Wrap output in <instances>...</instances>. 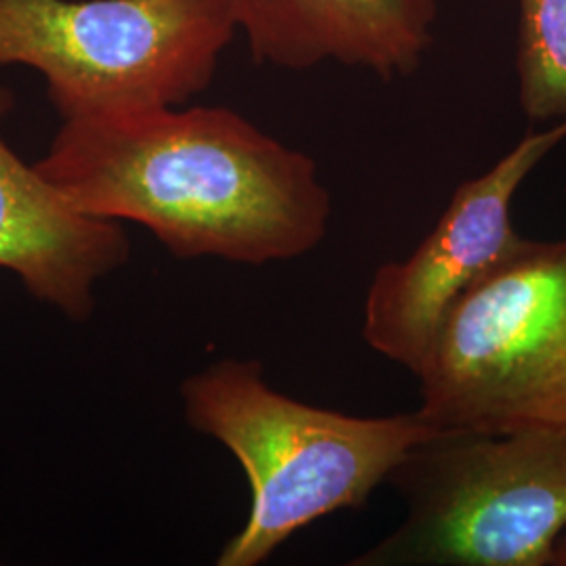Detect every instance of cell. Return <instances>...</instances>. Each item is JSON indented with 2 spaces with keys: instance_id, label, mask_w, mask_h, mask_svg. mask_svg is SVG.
I'll return each mask as SVG.
<instances>
[{
  "instance_id": "cell-6",
  "label": "cell",
  "mask_w": 566,
  "mask_h": 566,
  "mask_svg": "<svg viewBox=\"0 0 566 566\" xmlns=\"http://www.w3.org/2000/svg\"><path fill=\"white\" fill-rule=\"evenodd\" d=\"M565 139L566 120L528 133L453 191L441 219L407 259L376 271L364 303V340L371 350L418 374L449 308L525 245L528 238L512 221L514 196Z\"/></svg>"
},
{
  "instance_id": "cell-2",
  "label": "cell",
  "mask_w": 566,
  "mask_h": 566,
  "mask_svg": "<svg viewBox=\"0 0 566 566\" xmlns=\"http://www.w3.org/2000/svg\"><path fill=\"white\" fill-rule=\"evenodd\" d=\"M187 424L219 441L250 485V514L219 566H259L298 531L361 510L405 455L446 432L416 409L348 416L296 401L264 380L254 359H221L181 386Z\"/></svg>"
},
{
  "instance_id": "cell-3",
  "label": "cell",
  "mask_w": 566,
  "mask_h": 566,
  "mask_svg": "<svg viewBox=\"0 0 566 566\" xmlns=\"http://www.w3.org/2000/svg\"><path fill=\"white\" fill-rule=\"evenodd\" d=\"M386 483L405 518L353 566H554L566 533V430H446Z\"/></svg>"
},
{
  "instance_id": "cell-10",
  "label": "cell",
  "mask_w": 566,
  "mask_h": 566,
  "mask_svg": "<svg viewBox=\"0 0 566 566\" xmlns=\"http://www.w3.org/2000/svg\"><path fill=\"white\" fill-rule=\"evenodd\" d=\"M554 566H566V533L563 535V539L558 542V547H556V558H554Z\"/></svg>"
},
{
  "instance_id": "cell-1",
  "label": "cell",
  "mask_w": 566,
  "mask_h": 566,
  "mask_svg": "<svg viewBox=\"0 0 566 566\" xmlns=\"http://www.w3.org/2000/svg\"><path fill=\"white\" fill-rule=\"evenodd\" d=\"M34 166L74 210L142 224L185 261H294L332 217L315 160L229 107L63 120Z\"/></svg>"
},
{
  "instance_id": "cell-4",
  "label": "cell",
  "mask_w": 566,
  "mask_h": 566,
  "mask_svg": "<svg viewBox=\"0 0 566 566\" xmlns=\"http://www.w3.org/2000/svg\"><path fill=\"white\" fill-rule=\"evenodd\" d=\"M238 32L231 0H0V65L36 70L61 120L181 107Z\"/></svg>"
},
{
  "instance_id": "cell-7",
  "label": "cell",
  "mask_w": 566,
  "mask_h": 566,
  "mask_svg": "<svg viewBox=\"0 0 566 566\" xmlns=\"http://www.w3.org/2000/svg\"><path fill=\"white\" fill-rule=\"evenodd\" d=\"M15 107L0 84V269L20 277L41 303L84 324L95 311V287L130 256L120 223L74 210L4 139Z\"/></svg>"
},
{
  "instance_id": "cell-5",
  "label": "cell",
  "mask_w": 566,
  "mask_h": 566,
  "mask_svg": "<svg viewBox=\"0 0 566 566\" xmlns=\"http://www.w3.org/2000/svg\"><path fill=\"white\" fill-rule=\"evenodd\" d=\"M416 378L441 430H566V240H526L465 290Z\"/></svg>"
},
{
  "instance_id": "cell-8",
  "label": "cell",
  "mask_w": 566,
  "mask_h": 566,
  "mask_svg": "<svg viewBox=\"0 0 566 566\" xmlns=\"http://www.w3.org/2000/svg\"><path fill=\"white\" fill-rule=\"evenodd\" d=\"M518 102L533 122L566 120V0H518Z\"/></svg>"
},
{
  "instance_id": "cell-9",
  "label": "cell",
  "mask_w": 566,
  "mask_h": 566,
  "mask_svg": "<svg viewBox=\"0 0 566 566\" xmlns=\"http://www.w3.org/2000/svg\"><path fill=\"white\" fill-rule=\"evenodd\" d=\"M238 28L252 57L282 70H308L313 55L308 30L311 0H231Z\"/></svg>"
}]
</instances>
